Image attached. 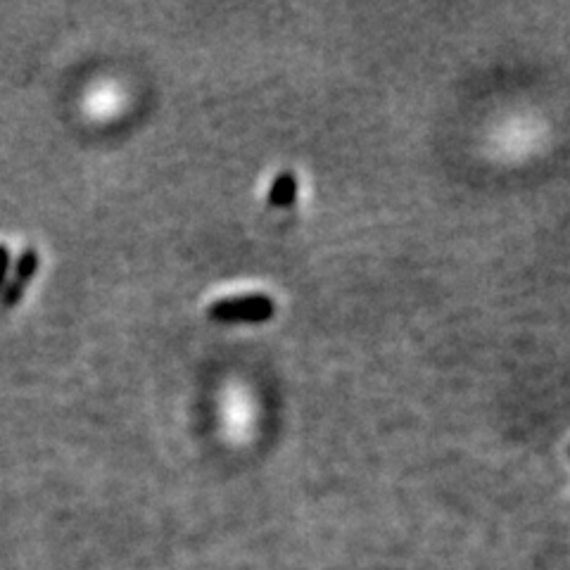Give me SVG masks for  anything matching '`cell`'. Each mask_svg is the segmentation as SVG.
<instances>
[{
	"label": "cell",
	"mask_w": 570,
	"mask_h": 570,
	"mask_svg": "<svg viewBox=\"0 0 570 570\" xmlns=\"http://www.w3.org/2000/svg\"><path fill=\"white\" fill-rule=\"evenodd\" d=\"M276 312V302L269 295L250 293V295H231L212 302L207 309L209 319L219 323H262L269 321Z\"/></svg>",
	"instance_id": "1"
},
{
	"label": "cell",
	"mask_w": 570,
	"mask_h": 570,
	"mask_svg": "<svg viewBox=\"0 0 570 570\" xmlns=\"http://www.w3.org/2000/svg\"><path fill=\"white\" fill-rule=\"evenodd\" d=\"M122 103H124V98H122V93H119L117 86L100 84V86H93L91 91H88L86 100H84V107H86L88 117L103 122V119L114 117V114L119 112V107H122Z\"/></svg>",
	"instance_id": "2"
},
{
	"label": "cell",
	"mask_w": 570,
	"mask_h": 570,
	"mask_svg": "<svg viewBox=\"0 0 570 570\" xmlns=\"http://www.w3.org/2000/svg\"><path fill=\"white\" fill-rule=\"evenodd\" d=\"M36 266H38V255L34 250H27L22 257H19V262L15 266V274H12L10 283L5 285V290H3L5 307H12V304H15L19 297H22L24 288H27V283L36 274Z\"/></svg>",
	"instance_id": "3"
},
{
	"label": "cell",
	"mask_w": 570,
	"mask_h": 570,
	"mask_svg": "<svg viewBox=\"0 0 570 570\" xmlns=\"http://www.w3.org/2000/svg\"><path fill=\"white\" fill-rule=\"evenodd\" d=\"M297 200V179L290 171H283L274 181L269 190V205L271 207H290Z\"/></svg>",
	"instance_id": "4"
},
{
	"label": "cell",
	"mask_w": 570,
	"mask_h": 570,
	"mask_svg": "<svg viewBox=\"0 0 570 570\" xmlns=\"http://www.w3.org/2000/svg\"><path fill=\"white\" fill-rule=\"evenodd\" d=\"M5 271H8V250H5V247L0 245V283H3Z\"/></svg>",
	"instance_id": "5"
}]
</instances>
